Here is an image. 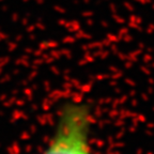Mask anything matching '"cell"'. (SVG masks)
<instances>
[{"label":"cell","mask_w":154,"mask_h":154,"mask_svg":"<svg viewBox=\"0 0 154 154\" xmlns=\"http://www.w3.org/2000/svg\"><path fill=\"white\" fill-rule=\"evenodd\" d=\"M93 112L82 100H69L58 109L51 137L41 154H93Z\"/></svg>","instance_id":"1"}]
</instances>
